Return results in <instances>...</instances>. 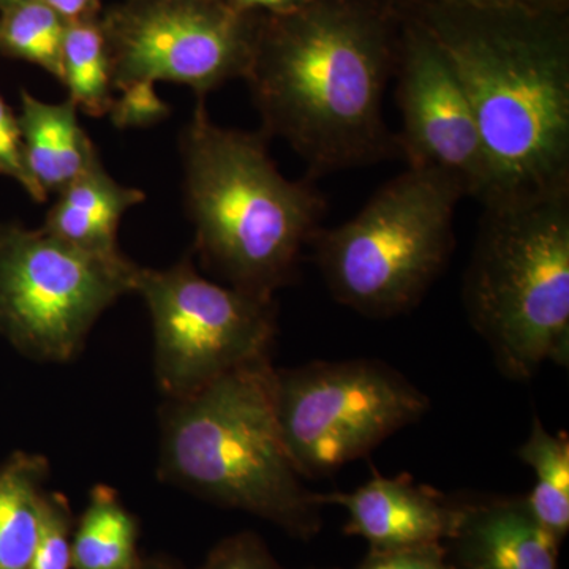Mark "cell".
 Segmentation results:
<instances>
[{"instance_id":"cell-1","label":"cell","mask_w":569,"mask_h":569,"mask_svg":"<svg viewBox=\"0 0 569 569\" xmlns=\"http://www.w3.org/2000/svg\"><path fill=\"white\" fill-rule=\"evenodd\" d=\"M373 0H307L258 26L244 80L266 138L309 179L400 157L383 118L399 41Z\"/></svg>"},{"instance_id":"cell-2","label":"cell","mask_w":569,"mask_h":569,"mask_svg":"<svg viewBox=\"0 0 569 569\" xmlns=\"http://www.w3.org/2000/svg\"><path fill=\"white\" fill-rule=\"evenodd\" d=\"M473 108L488 162L482 208L569 194V40L563 14H486L410 0Z\"/></svg>"},{"instance_id":"cell-3","label":"cell","mask_w":569,"mask_h":569,"mask_svg":"<svg viewBox=\"0 0 569 569\" xmlns=\"http://www.w3.org/2000/svg\"><path fill=\"white\" fill-rule=\"evenodd\" d=\"M179 151L201 263L228 287L274 299L321 228L323 193L312 179L284 178L263 133L217 126L204 100L183 127Z\"/></svg>"},{"instance_id":"cell-4","label":"cell","mask_w":569,"mask_h":569,"mask_svg":"<svg viewBox=\"0 0 569 569\" xmlns=\"http://www.w3.org/2000/svg\"><path fill=\"white\" fill-rule=\"evenodd\" d=\"M269 358L238 367L159 411V478L193 496L274 523L298 539L323 526L276 413Z\"/></svg>"},{"instance_id":"cell-5","label":"cell","mask_w":569,"mask_h":569,"mask_svg":"<svg viewBox=\"0 0 569 569\" xmlns=\"http://www.w3.org/2000/svg\"><path fill=\"white\" fill-rule=\"evenodd\" d=\"M463 307L509 380L569 358V194L482 208Z\"/></svg>"},{"instance_id":"cell-6","label":"cell","mask_w":569,"mask_h":569,"mask_svg":"<svg viewBox=\"0 0 569 569\" xmlns=\"http://www.w3.org/2000/svg\"><path fill=\"white\" fill-rule=\"evenodd\" d=\"M458 179L411 168L381 186L353 219L313 236L316 260L340 305L388 318L418 305L455 249Z\"/></svg>"},{"instance_id":"cell-7","label":"cell","mask_w":569,"mask_h":569,"mask_svg":"<svg viewBox=\"0 0 569 569\" xmlns=\"http://www.w3.org/2000/svg\"><path fill=\"white\" fill-rule=\"evenodd\" d=\"M140 266L61 241L43 228L0 223V337L37 362L77 358L99 318L133 293Z\"/></svg>"},{"instance_id":"cell-8","label":"cell","mask_w":569,"mask_h":569,"mask_svg":"<svg viewBox=\"0 0 569 569\" xmlns=\"http://www.w3.org/2000/svg\"><path fill=\"white\" fill-rule=\"evenodd\" d=\"M274 397L284 447L302 478L365 458L430 408L399 370L365 358L276 369Z\"/></svg>"},{"instance_id":"cell-9","label":"cell","mask_w":569,"mask_h":569,"mask_svg":"<svg viewBox=\"0 0 569 569\" xmlns=\"http://www.w3.org/2000/svg\"><path fill=\"white\" fill-rule=\"evenodd\" d=\"M153 337V377L164 399L189 396L216 378L269 358L274 299L206 279L189 258L170 268H138Z\"/></svg>"},{"instance_id":"cell-10","label":"cell","mask_w":569,"mask_h":569,"mask_svg":"<svg viewBox=\"0 0 569 569\" xmlns=\"http://www.w3.org/2000/svg\"><path fill=\"white\" fill-rule=\"evenodd\" d=\"M224 0H130L102 24L114 91L132 82H176L197 100L252 62L258 26Z\"/></svg>"},{"instance_id":"cell-11","label":"cell","mask_w":569,"mask_h":569,"mask_svg":"<svg viewBox=\"0 0 569 569\" xmlns=\"http://www.w3.org/2000/svg\"><path fill=\"white\" fill-rule=\"evenodd\" d=\"M395 74L408 167L432 168L458 179L467 197H485L488 162L473 108L458 71L429 32L408 17Z\"/></svg>"},{"instance_id":"cell-12","label":"cell","mask_w":569,"mask_h":569,"mask_svg":"<svg viewBox=\"0 0 569 569\" xmlns=\"http://www.w3.org/2000/svg\"><path fill=\"white\" fill-rule=\"evenodd\" d=\"M317 501L346 509L343 533L366 539L370 549L445 545L460 516V503L403 477H376L351 492L317 493Z\"/></svg>"},{"instance_id":"cell-13","label":"cell","mask_w":569,"mask_h":569,"mask_svg":"<svg viewBox=\"0 0 569 569\" xmlns=\"http://www.w3.org/2000/svg\"><path fill=\"white\" fill-rule=\"evenodd\" d=\"M455 569H557L560 542L531 515L526 497L460 503L445 542Z\"/></svg>"},{"instance_id":"cell-14","label":"cell","mask_w":569,"mask_h":569,"mask_svg":"<svg viewBox=\"0 0 569 569\" xmlns=\"http://www.w3.org/2000/svg\"><path fill=\"white\" fill-rule=\"evenodd\" d=\"M144 200L137 187L116 181L100 159L56 194L41 228L84 252L114 257L122 253L118 233L123 216Z\"/></svg>"},{"instance_id":"cell-15","label":"cell","mask_w":569,"mask_h":569,"mask_svg":"<svg viewBox=\"0 0 569 569\" xmlns=\"http://www.w3.org/2000/svg\"><path fill=\"white\" fill-rule=\"evenodd\" d=\"M78 112L80 110L69 99L50 103L26 89L21 91L18 121L26 168L47 197L61 192L100 160Z\"/></svg>"},{"instance_id":"cell-16","label":"cell","mask_w":569,"mask_h":569,"mask_svg":"<svg viewBox=\"0 0 569 569\" xmlns=\"http://www.w3.org/2000/svg\"><path fill=\"white\" fill-rule=\"evenodd\" d=\"M48 478L50 462L39 452L14 451L0 462V569L29 568Z\"/></svg>"},{"instance_id":"cell-17","label":"cell","mask_w":569,"mask_h":569,"mask_svg":"<svg viewBox=\"0 0 569 569\" xmlns=\"http://www.w3.org/2000/svg\"><path fill=\"white\" fill-rule=\"evenodd\" d=\"M140 523L118 490L97 485L89 492L71 537V569H137Z\"/></svg>"},{"instance_id":"cell-18","label":"cell","mask_w":569,"mask_h":569,"mask_svg":"<svg viewBox=\"0 0 569 569\" xmlns=\"http://www.w3.org/2000/svg\"><path fill=\"white\" fill-rule=\"evenodd\" d=\"M519 458L535 473L526 497L531 515L561 545L569 531V438L565 432L553 436L535 418Z\"/></svg>"},{"instance_id":"cell-19","label":"cell","mask_w":569,"mask_h":569,"mask_svg":"<svg viewBox=\"0 0 569 569\" xmlns=\"http://www.w3.org/2000/svg\"><path fill=\"white\" fill-rule=\"evenodd\" d=\"M61 82L78 110L92 118L110 112L114 102L110 50L102 24L93 18L67 22Z\"/></svg>"},{"instance_id":"cell-20","label":"cell","mask_w":569,"mask_h":569,"mask_svg":"<svg viewBox=\"0 0 569 569\" xmlns=\"http://www.w3.org/2000/svg\"><path fill=\"white\" fill-rule=\"evenodd\" d=\"M66 28L43 0H18L0 9V54L40 67L61 81Z\"/></svg>"},{"instance_id":"cell-21","label":"cell","mask_w":569,"mask_h":569,"mask_svg":"<svg viewBox=\"0 0 569 569\" xmlns=\"http://www.w3.org/2000/svg\"><path fill=\"white\" fill-rule=\"evenodd\" d=\"M74 516L69 498L44 490L40 505L39 537L28 569H71Z\"/></svg>"},{"instance_id":"cell-22","label":"cell","mask_w":569,"mask_h":569,"mask_svg":"<svg viewBox=\"0 0 569 569\" xmlns=\"http://www.w3.org/2000/svg\"><path fill=\"white\" fill-rule=\"evenodd\" d=\"M119 93L108 112L116 129L152 127L171 114L170 104L163 102L152 82H132L119 89Z\"/></svg>"},{"instance_id":"cell-23","label":"cell","mask_w":569,"mask_h":569,"mask_svg":"<svg viewBox=\"0 0 569 569\" xmlns=\"http://www.w3.org/2000/svg\"><path fill=\"white\" fill-rule=\"evenodd\" d=\"M198 569H283L263 539L253 531H239L213 546Z\"/></svg>"},{"instance_id":"cell-24","label":"cell","mask_w":569,"mask_h":569,"mask_svg":"<svg viewBox=\"0 0 569 569\" xmlns=\"http://www.w3.org/2000/svg\"><path fill=\"white\" fill-rule=\"evenodd\" d=\"M0 176L18 183L36 203H44L47 194L41 193L26 168L20 121L0 93Z\"/></svg>"},{"instance_id":"cell-25","label":"cell","mask_w":569,"mask_h":569,"mask_svg":"<svg viewBox=\"0 0 569 569\" xmlns=\"http://www.w3.org/2000/svg\"><path fill=\"white\" fill-rule=\"evenodd\" d=\"M356 569H455L445 545L370 549Z\"/></svg>"},{"instance_id":"cell-26","label":"cell","mask_w":569,"mask_h":569,"mask_svg":"<svg viewBox=\"0 0 569 569\" xmlns=\"http://www.w3.org/2000/svg\"><path fill=\"white\" fill-rule=\"evenodd\" d=\"M441 9L486 14H563L568 0H419Z\"/></svg>"},{"instance_id":"cell-27","label":"cell","mask_w":569,"mask_h":569,"mask_svg":"<svg viewBox=\"0 0 569 569\" xmlns=\"http://www.w3.org/2000/svg\"><path fill=\"white\" fill-rule=\"evenodd\" d=\"M66 22L92 18L97 0H43Z\"/></svg>"},{"instance_id":"cell-28","label":"cell","mask_w":569,"mask_h":569,"mask_svg":"<svg viewBox=\"0 0 569 569\" xmlns=\"http://www.w3.org/2000/svg\"><path fill=\"white\" fill-rule=\"evenodd\" d=\"M305 2L307 0H231L236 9L246 11V13H250L254 9H266L271 13H283V11L293 10Z\"/></svg>"},{"instance_id":"cell-29","label":"cell","mask_w":569,"mask_h":569,"mask_svg":"<svg viewBox=\"0 0 569 569\" xmlns=\"http://www.w3.org/2000/svg\"><path fill=\"white\" fill-rule=\"evenodd\" d=\"M137 569H183L179 565L168 559H160V557H151V559H144L142 557L140 567Z\"/></svg>"},{"instance_id":"cell-30","label":"cell","mask_w":569,"mask_h":569,"mask_svg":"<svg viewBox=\"0 0 569 569\" xmlns=\"http://www.w3.org/2000/svg\"><path fill=\"white\" fill-rule=\"evenodd\" d=\"M18 2V0H0V9L3 7L11 6V3Z\"/></svg>"}]
</instances>
